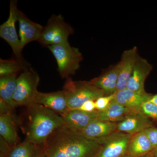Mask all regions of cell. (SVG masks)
Masks as SVG:
<instances>
[{
	"label": "cell",
	"mask_w": 157,
	"mask_h": 157,
	"mask_svg": "<svg viewBox=\"0 0 157 157\" xmlns=\"http://www.w3.org/2000/svg\"><path fill=\"white\" fill-rule=\"evenodd\" d=\"M139 111L149 119L157 122V105L147 101L140 107Z\"/></svg>",
	"instance_id": "obj_24"
},
{
	"label": "cell",
	"mask_w": 157,
	"mask_h": 157,
	"mask_svg": "<svg viewBox=\"0 0 157 157\" xmlns=\"http://www.w3.org/2000/svg\"><path fill=\"white\" fill-rule=\"evenodd\" d=\"M152 95L148 93L138 94L125 88L114 94V100L124 107L139 111L142 104L148 101Z\"/></svg>",
	"instance_id": "obj_18"
},
{
	"label": "cell",
	"mask_w": 157,
	"mask_h": 157,
	"mask_svg": "<svg viewBox=\"0 0 157 157\" xmlns=\"http://www.w3.org/2000/svg\"><path fill=\"white\" fill-rule=\"evenodd\" d=\"M43 146L46 157H95L101 145L100 140L84 137L63 125L48 137Z\"/></svg>",
	"instance_id": "obj_1"
},
{
	"label": "cell",
	"mask_w": 157,
	"mask_h": 157,
	"mask_svg": "<svg viewBox=\"0 0 157 157\" xmlns=\"http://www.w3.org/2000/svg\"><path fill=\"white\" fill-rule=\"evenodd\" d=\"M138 56L136 46L124 51L122 53L120 61L118 63L119 75L117 91L126 88L127 82L134 70Z\"/></svg>",
	"instance_id": "obj_10"
},
{
	"label": "cell",
	"mask_w": 157,
	"mask_h": 157,
	"mask_svg": "<svg viewBox=\"0 0 157 157\" xmlns=\"http://www.w3.org/2000/svg\"><path fill=\"white\" fill-rule=\"evenodd\" d=\"M30 67L28 63L23 58L0 59V76L17 75L21 71H23Z\"/></svg>",
	"instance_id": "obj_23"
},
{
	"label": "cell",
	"mask_w": 157,
	"mask_h": 157,
	"mask_svg": "<svg viewBox=\"0 0 157 157\" xmlns=\"http://www.w3.org/2000/svg\"><path fill=\"white\" fill-rule=\"evenodd\" d=\"M40 81L38 73L32 68L24 70L17 77L13 101L17 107H28L35 104Z\"/></svg>",
	"instance_id": "obj_5"
},
{
	"label": "cell",
	"mask_w": 157,
	"mask_h": 157,
	"mask_svg": "<svg viewBox=\"0 0 157 157\" xmlns=\"http://www.w3.org/2000/svg\"><path fill=\"white\" fill-rule=\"evenodd\" d=\"M35 104L42 105L61 116L69 109L66 96L63 90L51 93L38 91Z\"/></svg>",
	"instance_id": "obj_13"
},
{
	"label": "cell",
	"mask_w": 157,
	"mask_h": 157,
	"mask_svg": "<svg viewBox=\"0 0 157 157\" xmlns=\"http://www.w3.org/2000/svg\"><path fill=\"white\" fill-rule=\"evenodd\" d=\"M119 65H112L101 75L90 80L94 86L101 90L105 96L110 95L117 91Z\"/></svg>",
	"instance_id": "obj_16"
},
{
	"label": "cell",
	"mask_w": 157,
	"mask_h": 157,
	"mask_svg": "<svg viewBox=\"0 0 157 157\" xmlns=\"http://www.w3.org/2000/svg\"><path fill=\"white\" fill-rule=\"evenodd\" d=\"M138 111L130 109L119 104L114 99L107 108L102 111H98V119L110 122H120L131 113Z\"/></svg>",
	"instance_id": "obj_20"
},
{
	"label": "cell",
	"mask_w": 157,
	"mask_h": 157,
	"mask_svg": "<svg viewBox=\"0 0 157 157\" xmlns=\"http://www.w3.org/2000/svg\"><path fill=\"white\" fill-rule=\"evenodd\" d=\"M124 157H130L128 156L127 155H126L125 156H124Z\"/></svg>",
	"instance_id": "obj_32"
},
{
	"label": "cell",
	"mask_w": 157,
	"mask_h": 157,
	"mask_svg": "<svg viewBox=\"0 0 157 157\" xmlns=\"http://www.w3.org/2000/svg\"><path fill=\"white\" fill-rule=\"evenodd\" d=\"M150 119L140 111L131 113L123 120L117 123V131L133 135L153 127Z\"/></svg>",
	"instance_id": "obj_11"
},
{
	"label": "cell",
	"mask_w": 157,
	"mask_h": 157,
	"mask_svg": "<svg viewBox=\"0 0 157 157\" xmlns=\"http://www.w3.org/2000/svg\"><path fill=\"white\" fill-rule=\"evenodd\" d=\"M17 21L19 23L20 41L22 49L30 42L38 41L44 28L42 25L32 21L19 10Z\"/></svg>",
	"instance_id": "obj_12"
},
{
	"label": "cell",
	"mask_w": 157,
	"mask_h": 157,
	"mask_svg": "<svg viewBox=\"0 0 157 157\" xmlns=\"http://www.w3.org/2000/svg\"><path fill=\"white\" fill-rule=\"evenodd\" d=\"M152 69V65L139 55L126 88L138 94H147L144 89V82Z\"/></svg>",
	"instance_id": "obj_9"
},
{
	"label": "cell",
	"mask_w": 157,
	"mask_h": 157,
	"mask_svg": "<svg viewBox=\"0 0 157 157\" xmlns=\"http://www.w3.org/2000/svg\"><path fill=\"white\" fill-rule=\"evenodd\" d=\"M151 152L153 155L154 157H157V147L154 149Z\"/></svg>",
	"instance_id": "obj_30"
},
{
	"label": "cell",
	"mask_w": 157,
	"mask_h": 157,
	"mask_svg": "<svg viewBox=\"0 0 157 157\" xmlns=\"http://www.w3.org/2000/svg\"><path fill=\"white\" fill-rule=\"evenodd\" d=\"M10 114L0 115V135L10 146L18 144V137L14 119Z\"/></svg>",
	"instance_id": "obj_21"
},
{
	"label": "cell",
	"mask_w": 157,
	"mask_h": 157,
	"mask_svg": "<svg viewBox=\"0 0 157 157\" xmlns=\"http://www.w3.org/2000/svg\"><path fill=\"white\" fill-rule=\"evenodd\" d=\"M140 157H154L152 153L151 152L147 154L146 155H144L143 156H141Z\"/></svg>",
	"instance_id": "obj_31"
},
{
	"label": "cell",
	"mask_w": 157,
	"mask_h": 157,
	"mask_svg": "<svg viewBox=\"0 0 157 157\" xmlns=\"http://www.w3.org/2000/svg\"><path fill=\"white\" fill-rule=\"evenodd\" d=\"M56 61L57 70L62 78H67L80 68L82 54L78 48L70 45L69 42L47 46Z\"/></svg>",
	"instance_id": "obj_4"
},
{
	"label": "cell",
	"mask_w": 157,
	"mask_h": 157,
	"mask_svg": "<svg viewBox=\"0 0 157 157\" xmlns=\"http://www.w3.org/2000/svg\"><path fill=\"white\" fill-rule=\"evenodd\" d=\"M69 109H78L86 101H95L105 96L101 90L89 81H73L67 78L63 87Z\"/></svg>",
	"instance_id": "obj_3"
},
{
	"label": "cell",
	"mask_w": 157,
	"mask_h": 157,
	"mask_svg": "<svg viewBox=\"0 0 157 157\" xmlns=\"http://www.w3.org/2000/svg\"><path fill=\"white\" fill-rule=\"evenodd\" d=\"M77 109L86 112H94L96 110L95 101L90 100L86 101Z\"/></svg>",
	"instance_id": "obj_27"
},
{
	"label": "cell",
	"mask_w": 157,
	"mask_h": 157,
	"mask_svg": "<svg viewBox=\"0 0 157 157\" xmlns=\"http://www.w3.org/2000/svg\"><path fill=\"white\" fill-rule=\"evenodd\" d=\"M17 79L16 74L0 77V100L12 108L17 107L13 101Z\"/></svg>",
	"instance_id": "obj_22"
},
{
	"label": "cell",
	"mask_w": 157,
	"mask_h": 157,
	"mask_svg": "<svg viewBox=\"0 0 157 157\" xmlns=\"http://www.w3.org/2000/svg\"><path fill=\"white\" fill-rule=\"evenodd\" d=\"M117 131V123L96 119L85 128L78 132L84 137L99 140L112 135Z\"/></svg>",
	"instance_id": "obj_17"
},
{
	"label": "cell",
	"mask_w": 157,
	"mask_h": 157,
	"mask_svg": "<svg viewBox=\"0 0 157 157\" xmlns=\"http://www.w3.org/2000/svg\"><path fill=\"white\" fill-rule=\"evenodd\" d=\"M28 123L25 140L41 146L56 130L64 125L59 115L42 105L34 104L27 107Z\"/></svg>",
	"instance_id": "obj_2"
},
{
	"label": "cell",
	"mask_w": 157,
	"mask_h": 157,
	"mask_svg": "<svg viewBox=\"0 0 157 157\" xmlns=\"http://www.w3.org/2000/svg\"><path fill=\"white\" fill-rule=\"evenodd\" d=\"M148 102L157 105V94L155 95H152Z\"/></svg>",
	"instance_id": "obj_28"
},
{
	"label": "cell",
	"mask_w": 157,
	"mask_h": 157,
	"mask_svg": "<svg viewBox=\"0 0 157 157\" xmlns=\"http://www.w3.org/2000/svg\"><path fill=\"white\" fill-rule=\"evenodd\" d=\"M36 157H46V155H45V151L44 150V148H43V145H42V148H41V150L39 151L38 155H37Z\"/></svg>",
	"instance_id": "obj_29"
},
{
	"label": "cell",
	"mask_w": 157,
	"mask_h": 157,
	"mask_svg": "<svg viewBox=\"0 0 157 157\" xmlns=\"http://www.w3.org/2000/svg\"><path fill=\"white\" fill-rule=\"evenodd\" d=\"M74 33L72 27L65 21L61 14L52 15L44 27L38 42L46 47L69 42L68 38Z\"/></svg>",
	"instance_id": "obj_6"
},
{
	"label": "cell",
	"mask_w": 157,
	"mask_h": 157,
	"mask_svg": "<svg viewBox=\"0 0 157 157\" xmlns=\"http://www.w3.org/2000/svg\"><path fill=\"white\" fill-rule=\"evenodd\" d=\"M18 10L17 1H10L9 17L6 22L0 26V37L11 46L15 57L22 59L21 52L23 49L15 27L16 21H17Z\"/></svg>",
	"instance_id": "obj_7"
},
{
	"label": "cell",
	"mask_w": 157,
	"mask_h": 157,
	"mask_svg": "<svg viewBox=\"0 0 157 157\" xmlns=\"http://www.w3.org/2000/svg\"><path fill=\"white\" fill-rule=\"evenodd\" d=\"M144 132L150 141L152 146L156 147H157V128L151 127L147 129Z\"/></svg>",
	"instance_id": "obj_26"
},
{
	"label": "cell",
	"mask_w": 157,
	"mask_h": 157,
	"mask_svg": "<svg viewBox=\"0 0 157 157\" xmlns=\"http://www.w3.org/2000/svg\"><path fill=\"white\" fill-rule=\"evenodd\" d=\"M64 125L73 131L79 132L85 128L91 122L98 119V110L84 112L79 109H69L61 115Z\"/></svg>",
	"instance_id": "obj_15"
},
{
	"label": "cell",
	"mask_w": 157,
	"mask_h": 157,
	"mask_svg": "<svg viewBox=\"0 0 157 157\" xmlns=\"http://www.w3.org/2000/svg\"><path fill=\"white\" fill-rule=\"evenodd\" d=\"M114 94L108 96L100 97L95 101L96 110L102 111L107 108L114 99Z\"/></svg>",
	"instance_id": "obj_25"
},
{
	"label": "cell",
	"mask_w": 157,
	"mask_h": 157,
	"mask_svg": "<svg viewBox=\"0 0 157 157\" xmlns=\"http://www.w3.org/2000/svg\"><path fill=\"white\" fill-rule=\"evenodd\" d=\"M132 135L123 132H114L100 139L101 148L95 157H124L127 155Z\"/></svg>",
	"instance_id": "obj_8"
},
{
	"label": "cell",
	"mask_w": 157,
	"mask_h": 157,
	"mask_svg": "<svg viewBox=\"0 0 157 157\" xmlns=\"http://www.w3.org/2000/svg\"><path fill=\"white\" fill-rule=\"evenodd\" d=\"M155 147L152 146L144 131L132 135L128 146L127 155L140 157L149 153Z\"/></svg>",
	"instance_id": "obj_19"
},
{
	"label": "cell",
	"mask_w": 157,
	"mask_h": 157,
	"mask_svg": "<svg viewBox=\"0 0 157 157\" xmlns=\"http://www.w3.org/2000/svg\"><path fill=\"white\" fill-rule=\"evenodd\" d=\"M42 147L26 140L11 146L1 137V157H36Z\"/></svg>",
	"instance_id": "obj_14"
}]
</instances>
